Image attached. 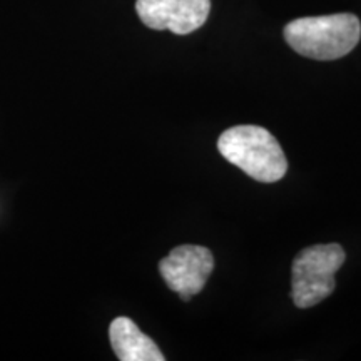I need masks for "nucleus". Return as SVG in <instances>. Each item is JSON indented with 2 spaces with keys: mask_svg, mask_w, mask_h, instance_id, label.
<instances>
[{
  "mask_svg": "<svg viewBox=\"0 0 361 361\" xmlns=\"http://www.w3.org/2000/svg\"><path fill=\"white\" fill-rule=\"evenodd\" d=\"M340 245L306 247L293 261L291 296L298 308H311L335 291V274L345 263Z\"/></svg>",
  "mask_w": 361,
  "mask_h": 361,
  "instance_id": "3",
  "label": "nucleus"
},
{
  "mask_svg": "<svg viewBox=\"0 0 361 361\" xmlns=\"http://www.w3.org/2000/svg\"><path fill=\"white\" fill-rule=\"evenodd\" d=\"M218 149L226 161L259 183H276L284 178L288 161L273 134L259 126H236L224 130Z\"/></svg>",
  "mask_w": 361,
  "mask_h": 361,
  "instance_id": "2",
  "label": "nucleus"
},
{
  "mask_svg": "<svg viewBox=\"0 0 361 361\" xmlns=\"http://www.w3.org/2000/svg\"><path fill=\"white\" fill-rule=\"evenodd\" d=\"M211 0H137L135 12L152 30L191 34L206 24Z\"/></svg>",
  "mask_w": 361,
  "mask_h": 361,
  "instance_id": "5",
  "label": "nucleus"
},
{
  "mask_svg": "<svg viewBox=\"0 0 361 361\" xmlns=\"http://www.w3.org/2000/svg\"><path fill=\"white\" fill-rule=\"evenodd\" d=\"M213 268L214 258L211 251L194 245L174 247L159 263L162 279L184 301L202 291Z\"/></svg>",
  "mask_w": 361,
  "mask_h": 361,
  "instance_id": "4",
  "label": "nucleus"
},
{
  "mask_svg": "<svg viewBox=\"0 0 361 361\" xmlns=\"http://www.w3.org/2000/svg\"><path fill=\"white\" fill-rule=\"evenodd\" d=\"M112 350L121 361H164L166 356L130 318L119 316L109 326Z\"/></svg>",
  "mask_w": 361,
  "mask_h": 361,
  "instance_id": "6",
  "label": "nucleus"
},
{
  "mask_svg": "<svg viewBox=\"0 0 361 361\" xmlns=\"http://www.w3.org/2000/svg\"><path fill=\"white\" fill-rule=\"evenodd\" d=\"M293 51L314 61H335L356 47L361 37L360 19L353 13L303 17L283 30Z\"/></svg>",
  "mask_w": 361,
  "mask_h": 361,
  "instance_id": "1",
  "label": "nucleus"
}]
</instances>
